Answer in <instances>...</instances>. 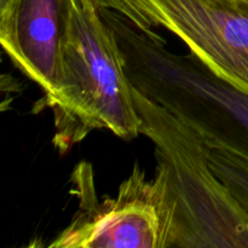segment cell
<instances>
[{
    "label": "cell",
    "instance_id": "cell-4",
    "mask_svg": "<svg viewBox=\"0 0 248 248\" xmlns=\"http://www.w3.org/2000/svg\"><path fill=\"white\" fill-rule=\"evenodd\" d=\"M123 1L138 29H167L217 77L248 94V0Z\"/></svg>",
    "mask_w": 248,
    "mask_h": 248
},
{
    "label": "cell",
    "instance_id": "cell-3",
    "mask_svg": "<svg viewBox=\"0 0 248 248\" xmlns=\"http://www.w3.org/2000/svg\"><path fill=\"white\" fill-rule=\"evenodd\" d=\"M148 96L193 128L210 149L248 160V94L193 53H167L155 69Z\"/></svg>",
    "mask_w": 248,
    "mask_h": 248
},
{
    "label": "cell",
    "instance_id": "cell-2",
    "mask_svg": "<svg viewBox=\"0 0 248 248\" xmlns=\"http://www.w3.org/2000/svg\"><path fill=\"white\" fill-rule=\"evenodd\" d=\"M133 94L172 211L170 247H248V215L213 172L208 145L135 86Z\"/></svg>",
    "mask_w": 248,
    "mask_h": 248
},
{
    "label": "cell",
    "instance_id": "cell-7",
    "mask_svg": "<svg viewBox=\"0 0 248 248\" xmlns=\"http://www.w3.org/2000/svg\"><path fill=\"white\" fill-rule=\"evenodd\" d=\"M210 165L240 207L248 215V160L224 150L211 149Z\"/></svg>",
    "mask_w": 248,
    "mask_h": 248
},
{
    "label": "cell",
    "instance_id": "cell-6",
    "mask_svg": "<svg viewBox=\"0 0 248 248\" xmlns=\"http://www.w3.org/2000/svg\"><path fill=\"white\" fill-rule=\"evenodd\" d=\"M73 0H10L0 9V43L12 62L43 89L58 90Z\"/></svg>",
    "mask_w": 248,
    "mask_h": 248
},
{
    "label": "cell",
    "instance_id": "cell-1",
    "mask_svg": "<svg viewBox=\"0 0 248 248\" xmlns=\"http://www.w3.org/2000/svg\"><path fill=\"white\" fill-rule=\"evenodd\" d=\"M55 114L53 143L63 152L90 132L106 128L131 140L142 133L133 85L113 27L89 0H73Z\"/></svg>",
    "mask_w": 248,
    "mask_h": 248
},
{
    "label": "cell",
    "instance_id": "cell-8",
    "mask_svg": "<svg viewBox=\"0 0 248 248\" xmlns=\"http://www.w3.org/2000/svg\"><path fill=\"white\" fill-rule=\"evenodd\" d=\"M10 0H0V9H1V7H4V6H6L7 5V2H9Z\"/></svg>",
    "mask_w": 248,
    "mask_h": 248
},
{
    "label": "cell",
    "instance_id": "cell-5",
    "mask_svg": "<svg viewBox=\"0 0 248 248\" xmlns=\"http://www.w3.org/2000/svg\"><path fill=\"white\" fill-rule=\"evenodd\" d=\"M172 211L162 177L148 181L135 162L115 198L80 213L51 244L55 248H167Z\"/></svg>",
    "mask_w": 248,
    "mask_h": 248
}]
</instances>
